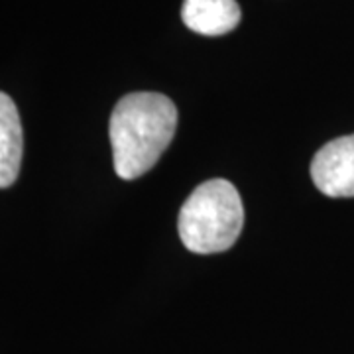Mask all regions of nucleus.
Segmentation results:
<instances>
[{
  "mask_svg": "<svg viewBox=\"0 0 354 354\" xmlns=\"http://www.w3.org/2000/svg\"><path fill=\"white\" fill-rule=\"evenodd\" d=\"M177 109L162 93H130L111 114V144L116 176L136 179L158 164L176 136Z\"/></svg>",
  "mask_w": 354,
  "mask_h": 354,
  "instance_id": "obj_1",
  "label": "nucleus"
},
{
  "mask_svg": "<svg viewBox=\"0 0 354 354\" xmlns=\"http://www.w3.org/2000/svg\"><path fill=\"white\" fill-rule=\"evenodd\" d=\"M244 207L236 187L227 179H209L183 203L177 228L183 246L195 254L228 250L241 236Z\"/></svg>",
  "mask_w": 354,
  "mask_h": 354,
  "instance_id": "obj_2",
  "label": "nucleus"
},
{
  "mask_svg": "<svg viewBox=\"0 0 354 354\" xmlns=\"http://www.w3.org/2000/svg\"><path fill=\"white\" fill-rule=\"evenodd\" d=\"M311 177L327 197H354V134L325 144L311 162Z\"/></svg>",
  "mask_w": 354,
  "mask_h": 354,
  "instance_id": "obj_3",
  "label": "nucleus"
},
{
  "mask_svg": "<svg viewBox=\"0 0 354 354\" xmlns=\"http://www.w3.org/2000/svg\"><path fill=\"white\" fill-rule=\"evenodd\" d=\"M236 0H185L181 18L191 32L201 36H223L241 24Z\"/></svg>",
  "mask_w": 354,
  "mask_h": 354,
  "instance_id": "obj_4",
  "label": "nucleus"
},
{
  "mask_svg": "<svg viewBox=\"0 0 354 354\" xmlns=\"http://www.w3.org/2000/svg\"><path fill=\"white\" fill-rule=\"evenodd\" d=\"M22 150L24 136L20 114L12 99L0 91V189L10 187L18 179Z\"/></svg>",
  "mask_w": 354,
  "mask_h": 354,
  "instance_id": "obj_5",
  "label": "nucleus"
}]
</instances>
